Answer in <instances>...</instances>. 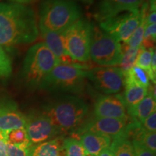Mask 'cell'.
I'll return each mask as SVG.
<instances>
[{
  "label": "cell",
  "instance_id": "cell-1",
  "mask_svg": "<svg viewBox=\"0 0 156 156\" xmlns=\"http://www.w3.org/2000/svg\"><path fill=\"white\" fill-rule=\"evenodd\" d=\"M39 36L34 9L14 2L0 3V46L11 48L32 44Z\"/></svg>",
  "mask_w": 156,
  "mask_h": 156
},
{
  "label": "cell",
  "instance_id": "cell-2",
  "mask_svg": "<svg viewBox=\"0 0 156 156\" xmlns=\"http://www.w3.org/2000/svg\"><path fill=\"white\" fill-rule=\"evenodd\" d=\"M62 133L75 132L80 126L88 113V106L79 97L66 95L51 101L43 112Z\"/></svg>",
  "mask_w": 156,
  "mask_h": 156
},
{
  "label": "cell",
  "instance_id": "cell-3",
  "mask_svg": "<svg viewBox=\"0 0 156 156\" xmlns=\"http://www.w3.org/2000/svg\"><path fill=\"white\" fill-rule=\"evenodd\" d=\"M82 18L80 6L73 0H45L39 12V30L62 34Z\"/></svg>",
  "mask_w": 156,
  "mask_h": 156
},
{
  "label": "cell",
  "instance_id": "cell-4",
  "mask_svg": "<svg viewBox=\"0 0 156 156\" xmlns=\"http://www.w3.org/2000/svg\"><path fill=\"white\" fill-rule=\"evenodd\" d=\"M59 62L44 42L33 45L25 54L21 77L30 89H40L41 85Z\"/></svg>",
  "mask_w": 156,
  "mask_h": 156
},
{
  "label": "cell",
  "instance_id": "cell-5",
  "mask_svg": "<svg viewBox=\"0 0 156 156\" xmlns=\"http://www.w3.org/2000/svg\"><path fill=\"white\" fill-rule=\"evenodd\" d=\"M87 71L75 66L59 64L52 69L41 85L48 91L80 93L85 89Z\"/></svg>",
  "mask_w": 156,
  "mask_h": 156
},
{
  "label": "cell",
  "instance_id": "cell-6",
  "mask_svg": "<svg viewBox=\"0 0 156 156\" xmlns=\"http://www.w3.org/2000/svg\"><path fill=\"white\" fill-rule=\"evenodd\" d=\"M122 45L116 38L92 24L90 58L102 67H115L122 61Z\"/></svg>",
  "mask_w": 156,
  "mask_h": 156
},
{
  "label": "cell",
  "instance_id": "cell-7",
  "mask_svg": "<svg viewBox=\"0 0 156 156\" xmlns=\"http://www.w3.org/2000/svg\"><path fill=\"white\" fill-rule=\"evenodd\" d=\"M92 24L81 18L62 34L64 46L70 57L85 65L89 61Z\"/></svg>",
  "mask_w": 156,
  "mask_h": 156
},
{
  "label": "cell",
  "instance_id": "cell-8",
  "mask_svg": "<svg viewBox=\"0 0 156 156\" xmlns=\"http://www.w3.org/2000/svg\"><path fill=\"white\" fill-rule=\"evenodd\" d=\"M142 20L140 10L123 12L100 22L99 27L119 42L126 44Z\"/></svg>",
  "mask_w": 156,
  "mask_h": 156
},
{
  "label": "cell",
  "instance_id": "cell-9",
  "mask_svg": "<svg viewBox=\"0 0 156 156\" xmlns=\"http://www.w3.org/2000/svg\"><path fill=\"white\" fill-rule=\"evenodd\" d=\"M87 79L95 88L106 95L116 94L125 85V77L119 67H95L87 71Z\"/></svg>",
  "mask_w": 156,
  "mask_h": 156
},
{
  "label": "cell",
  "instance_id": "cell-10",
  "mask_svg": "<svg viewBox=\"0 0 156 156\" xmlns=\"http://www.w3.org/2000/svg\"><path fill=\"white\" fill-rule=\"evenodd\" d=\"M25 130L32 145H37L62 134L44 112L26 117Z\"/></svg>",
  "mask_w": 156,
  "mask_h": 156
},
{
  "label": "cell",
  "instance_id": "cell-11",
  "mask_svg": "<svg viewBox=\"0 0 156 156\" xmlns=\"http://www.w3.org/2000/svg\"><path fill=\"white\" fill-rule=\"evenodd\" d=\"M127 124L126 120L95 116L88 122L83 123L73 132V136L76 137L85 132H91L108 136L113 140L123 133Z\"/></svg>",
  "mask_w": 156,
  "mask_h": 156
},
{
  "label": "cell",
  "instance_id": "cell-12",
  "mask_svg": "<svg viewBox=\"0 0 156 156\" xmlns=\"http://www.w3.org/2000/svg\"><path fill=\"white\" fill-rule=\"evenodd\" d=\"M94 115L97 117L127 121V112L122 95H105L98 98L94 104Z\"/></svg>",
  "mask_w": 156,
  "mask_h": 156
},
{
  "label": "cell",
  "instance_id": "cell-13",
  "mask_svg": "<svg viewBox=\"0 0 156 156\" xmlns=\"http://www.w3.org/2000/svg\"><path fill=\"white\" fill-rule=\"evenodd\" d=\"M145 0H101L95 17L99 22L126 12L139 10Z\"/></svg>",
  "mask_w": 156,
  "mask_h": 156
},
{
  "label": "cell",
  "instance_id": "cell-14",
  "mask_svg": "<svg viewBox=\"0 0 156 156\" xmlns=\"http://www.w3.org/2000/svg\"><path fill=\"white\" fill-rule=\"evenodd\" d=\"M27 118L17 105L12 101L0 103V130L9 132L12 129L23 128L26 124Z\"/></svg>",
  "mask_w": 156,
  "mask_h": 156
},
{
  "label": "cell",
  "instance_id": "cell-15",
  "mask_svg": "<svg viewBox=\"0 0 156 156\" xmlns=\"http://www.w3.org/2000/svg\"><path fill=\"white\" fill-rule=\"evenodd\" d=\"M39 32L41 33L44 43L56 56L59 62V64L75 66L81 69H84L86 67L77 63L70 57L64 48L62 34L46 30H39Z\"/></svg>",
  "mask_w": 156,
  "mask_h": 156
},
{
  "label": "cell",
  "instance_id": "cell-16",
  "mask_svg": "<svg viewBox=\"0 0 156 156\" xmlns=\"http://www.w3.org/2000/svg\"><path fill=\"white\" fill-rule=\"evenodd\" d=\"M79 140L87 154L95 156L98 155L105 148L110 147L112 141L110 136L91 132H85L79 134Z\"/></svg>",
  "mask_w": 156,
  "mask_h": 156
},
{
  "label": "cell",
  "instance_id": "cell-17",
  "mask_svg": "<svg viewBox=\"0 0 156 156\" xmlns=\"http://www.w3.org/2000/svg\"><path fill=\"white\" fill-rule=\"evenodd\" d=\"M63 136H56L37 145H32L30 156H64Z\"/></svg>",
  "mask_w": 156,
  "mask_h": 156
},
{
  "label": "cell",
  "instance_id": "cell-18",
  "mask_svg": "<svg viewBox=\"0 0 156 156\" xmlns=\"http://www.w3.org/2000/svg\"><path fill=\"white\" fill-rule=\"evenodd\" d=\"M156 102L155 98L149 92L142 100L135 106L126 110L127 114L132 118V122H137L142 124V122L151 115L155 112Z\"/></svg>",
  "mask_w": 156,
  "mask_h": 156
},
{
  "label": "cell",
  "instance_id": "cell-19",
  "mask_svg": "<svg viewBox=\"0 0 156 156\" xmlns=\"http://www.w3.org/2000/svg\"><path fill=\"white\" fill-rule=\"evenodd\" d=\"M125 90L122 95L126 110L140 103L147 95L148 88L132 83H125Z\"/></svg>",
  "mask_w": 156,
  "mask_h": 156
},
{
  "label": "cell",
  "instance_id": "cell-20",
  "mask_svg": "<svg viewBox=\"0 0 156 156\" xmlns=\"http://www.w3.org/2000/svg\"><path fill=\"white\" fill-rule=\"evenodd\" d=\"M110 149L114 156H134L132 141L123 133L113 139L110 145Z\"/></svg>",
  "mask_w": 156,
  "mask_h": 156
},
{
  "label": "cell",
  "instance_id": "cell-21",
  "mask_svg": "<svg viewBox=\"0 0 156 156\" xmlns=\"http://www.w3.org/2000/svg\"><path fill=\"white\" fill-rule=\"evenodd\" d=\"M154 48H145L140 46L135 65L144 69L149 76L150 80L155 85L156 74L153 73L151 69V58Z\"/></svg>",
  "mask_w": 156,
  "mask_h": 156
},
{
  "label": "cell",
  "instance_id": "cell-22",
  "mask_svg": "<svg viewBox=\"0 0 156 156\" xmlns=\"http://www.w3.org/2000/svg\"><path fill=\"white\" fill-rule=\"evenodd\" d=\"M125 83H132L148 88L150 86V78L147 73L138 66L134 65L126 74Z\"/></svg>",
  "mask_w": 156,
  "mask_h": 156
},
{
  "label": "cell",
  "instance_id": "cell-23",
  "mask_svg": "<svg viewBox=\"0 0 156 156\" xmlns=\"http://www.w3.org/2000/svg\"><path fill=\"white\" fill-rule=\"evenodd\" d=\"M64 156H86L87 153L78 138L69 136L64 139Z\"/></svg>",
  "mask_w": 156,
  "mask_h": 156
},
{
  "label": "cell",
  "instance_id": "cell-24",
  "mask_svg": "<svg viewBox=\"0 0 156 156\" xmlns=\"http://www.w3.org/2000/svg\"><path fill=\"white\" fill-rule=\"evenodd\" d=\"M140 48H131L126 45L125 50L123 51L122 58L119 64V68L122 70L124 76L135 65V62L139 54Z\"/></svg>",
  "mask_w": 156,
  "mask_h": 156
},
{
  "label": "cell",
  "instance_id": "cell-25",
  "mask_svg": "<svg viewBox=\"0 0 156 156\" xmlns=\"http://www.w3.org/2000/svg\"><path fill=\"white\" fill-rule=\"evenodd\" d=\"M7 142L15 145L30 147L32 146L25 128H19L7 132Z\"/></svg>",
  "mask_w": 156,
  "mask_h": 156
},
{
  "label": "cell",
  "instance_id": "cell-26",
  "mask_svg": "<svg viewBox=\"0 0 156 156\" xmlns=\"http://www.w3.org/2000/svg\"><path fill=\"white\" fill-rule=\"evenodd\" d=\"M12 72L11 58L0 46V77H9Z\"/></svg>",
  "mask_w": 156,
  "mask_h": 156
},
{
  "label": "cell",
  "instance_id": "cell-27",
  "mask_svg": "<svg viewBox=\"0 0 156 156\" xmlns=\"http://www.w3.org/2000/svg\"><path fill=\"white\" fill-rule=\"evenodd\" d=\"M156 40V23L146 25L141 46L145 48H153Z\"/></svg>",
  "mask_w": 156,
  "mask_h": 156
},
{
  "label": "cell",
  "instance_id": "cell-28",
  "mask_svg": "<svg viewBox=\"0 0 156 156\" xmlns=\"http://www.w3.org/2000/svg\"><path fill=\"white\" fill-rule=\"evenodd\" d=\"M30 147L15 145L7 142V156H30Z\"/></svg>",
  "mask_w": 156,
  "mask_h": 156
},
{
  "label": "cell",
  "instance_id": "cell-29",
  "mask_svg": "<svg viewBox=\"0 0 156 156\" xmlns=\"http://www.w3.org/2000/svg\"><path fill=\"white\" fill-rule=\"evenodd\" d=\"M132 143L133 146L134 156H155V153L150 151L140 142L132 140Z\"/></svg>",
  "mask_w": 156,
  "mask_h": 156
},
{
  "label": "cell",
  "instance_id": "cell-30",
  "mask_svg": "<svg viewBox=\"0 0 156 156\" xmlns=\"http://www.w3.org/2000/svg\"><path fill=\"white\" fill-rule=\"evenodd\" d=\"M142 126L147 132H156V112H154L145 119Z\"/></svg>",
  "mask_w": 156,
  "mask_h": 156
},
{
  "label": "cell",
  "instance_id": "cell-31",
  "mask_svg": "<svg viewBox=\"0 0 156 156\" xmlns=\"http://www.w3.org/2000/svg\"><path fill=\"white\" fill-rule=\"evenodd\" d=\"M7 132L0 130V156H7Z\"/></svg>",
  "mask_w": 156,
  "mask_h": 156
},
{
  "label": "cell",
  "instance_id": "cell-32",
  "mask_svg": "<svg viewBox=\"0 0 156 156\" xmlns=\"http://www.w3.org/2000/svg\"><path fill=\"white\" fill-rule=\"evenodd\" d=\"M151 69L153 72V73L156 74V54H155V49L154 48L153 54H152V58H151Z\"/></svg>",
  "mask_w": 156,
  "mask_h": 156
},
{
  "label": "cell",
  "instance_id": "cell-33",
  "mask_svg": "<svg viewBox=\"0 0 156 156\" xmlns=\"http://www.w3.org/2000/svg\"><path fill=\"white\" fill-rule=\"evenodd\" d=\"M98 156H114V155L112 151V150L110 149V147H107L103 150Z\"/></svg>",
  "mask_w": 156,
  "mask_h": 156
},
{
  "label": "cell",
  "instance_id": "cell-34",
  "mask_svg": "<svg viewBox=\"0 0 156 156\" xmlns=\"http://www.w3.org/2000/svg\"><path fill=\"white\" fill-rule=\"evenodd\" d=\"M10 2H14L17 4H21V5H25V4H28L32 2L36 1V0H8Z\"/></svg>",
  "mask_w": 156,
  "mask_h": 156
},
{
  "label": "cell",
  "instance_id": "cell-35",
  "mask_svg": "<svg viewBox=\"0 0 156 156\" xmlns=\"http://www.w3.org/2000/svg\"><path fill=\"white\" fill-rule=\"evenodd\" d=\"M79 1H80V2H84V3H86V4H90V3L93 2L94 1V0H79Z\"/></svg>",
  "mask_w": 156,
  "mask_h": 156
},
{
  "label": "cell",
  "instance_id": "cell-36",
  "mask_svg": "<svg viewBox=\"0 0 156 156\" xmlns=\"http://www.w3.org/2000/svg\"><path fill=\"white\" fill-rule=\"evenodd\" d=\"M148 2H155V0H147Z\"/></svg>",
  "mask_w": 156,
  "mask_h": 156
},
{
  "label": "cell",
  "instance_id": "cell-37",
  "mask_svg": "<svg viewBox=\"0 0 156 156\" xmlns=\"http://www.w3.org/2000/svg\"><path fill=\"white\" fill-rule=\"evenodd\" d=\"M86 156H95V155H89V154H87Z\"/></svg>",
  "mask_w": 156,
  "mask_h": 156
}]
</instances>
